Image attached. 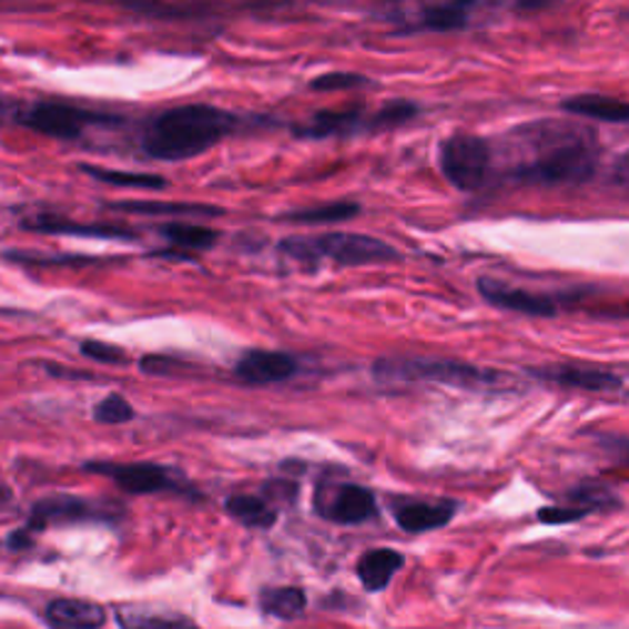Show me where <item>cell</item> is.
Returning <instances> with one entry per match:
<instances>
[{"label":"cell","mask_w":629,"mask_h":629,"mask_svg":"<svg viewBox=\"0 0 629 629\" xmlns=\"http://www.w3.org/2000/svg\"><path fill=\"white\" fill-rule=\"evenodd\" d=\"M526 158L511 168V177L524 185L558 187L588 182L598 170V153L564 123H529L517 131Z\"/></svg>","instance_id":"1"},{"label":"cell","mask_w":629,"mask_h":629,"mask_svg":"<svg viewBox=\"0 0 629 629\" xmlns=\"http://www.w3.org/2000/svg\"><path fill=\"white\" fill-rule=\"evenodd\" d=\"M82 173L91 175L99 182L111 187H129V190H168V180L153 175V173H129V170H109V168H99V165H79Z\"/></svg>","instance_id":"24"},{"label":"cell","mask_w":629,"mask_h":629,"mask_svg":"<svg viewBox=\"0 0 629 629\" xmlns=\"http://www.w3.org/2000/svg\"><path fill=\"white\" fill-rule=\"evenodd\" d=\"M111 514L97 505L74 495H57V497H44L35 501L28 517V531H42L52 524H77V521H104Z\"/></svg>","instance_id":"9"},{"label":"cell","mask_w":629,"mask_h":629,"mask_svg":"<svg viewBox=\"0 0 629 629\" xmlns=\"http://www.w3.org/2000/svg\"><path fill=\"white\" fill-rule=\"evenodd\" d=\"M8 119L42 135L57 141H79L89 129L99 125H116L121 119L109 116L87 106L67 104V101H30V104H16V111H8Z\"/></svg>","instance_id":"5"},{"label":"cell","mask_w":629,"mask_h":629,"mask_svg":"<svg viewBox=\"0 0 629 629\" xmlns=\"http://www.w3.org/2000/svg\"><path fill=\"white\" fill-rule=\"evenodd\" d=\"M224 507L229 517H234L239 524L248 526V529H271L278 519V511L256 495H232Z\"/></svg>","instance_id":"22"},{"label":"cell","mask_w":629,"mask_h":629,"mask_svg":"<svg viewBox=\"0 0 629 629\" xmlns=\"http://www.w3.org/2000/svg\"><path fill=\"white\" fill-rule=\"evenodd\" d=\"M315 511L335 524H362L376 514V499L362 485L329 483L315 491Z\"/></svg>","instance_id":"8"},{"label":"cell","mask_w":629,"mask_h":629,"mask_svg":"<svg viewBox=\"0 0 629 629\" xmlns=\"http://www.w3.org/2000/svg\"><path fill=\"white\" fill-rule=\"evenodd\" d=\"M602 445H605V450H608L610 455L620 457V460H622V463H629V438L605 436V438H602Z\"/></svg>","instance_id":"37"},{"label":"cell","mask_w":629,"mask_h":629,"mask_svg":"<svg viewBox=\"0 0 629 629\" xmlns=\"http://www.w3.org/2000/svg\"><path fill=\"white\" fill-rule=\"evenodd\" d=\"M568 499L574 501L576 507L586 509V511H595V509H615L620 505L608 487L602 485H580L574 491H568Z\"/></svg>","instance_id":"29"},{"label":"cell","mask_w":629,"mask_h":629,"mask_svg":"<svg viewBox=\"0 0 629 629\" xmlns=\"http://www.w3.org/2000/svg\"><path fill=\"white\" fill-rule=\"evenodd\" d=\"M526 374L534 379L566 386V388H580V392H612L620 388L622 379L610 369L590 367V364H574V362H554V364H541V367H529Z\"/></svg>","instance_id":"10"},{"label":"cell","mask_w":629,"mask_h":629,"mask_svg":"<svg viewBox=\"0 0 629 629\" xmlns=\"http://www.w3.org/2000/svg\"><path fill=\"white\" fill-rule=\"evenodd\" d=\"M79 352H82L87 359L109 364V367H125V364H129V357H125L121 347L109 345V342L101 339H82L79 342Z\"/></svg>","instance_id":"30"},{"label":"cell","mask_w":629,"mask_h":629,"mask_svg":"<svg viewBox=\"0 0 629 629\" xmlns=\"http://www.w3.org/2000/svg\"><path fill=\"white\" fill-rule=\"evenodd\" d=\"M473 3H438L423 6L416 16L408 20V26L398 35H410V32H457L470 28L473 22Z\"/></svg>","instance_id":"15"},{"label":"cell","mask_w":629,"mask_h":629,"mask_svg":"<svg viewBox=\"0 0 629 629\" xmlns=\"http://www.w3.org/2000/svg\"><path fill=\"white\" fill-rule=\"evenodd\" d=\"M42 369L48 372L50 376H57V379H72V382H91L94 376L89 372H77V369H67L60 367V364H50V362H42Z\"/></svg>","instance_id":"36"},{"label":"cell","mask_w":629,"mask_h":629,"mask_svg":"<svg viewBox=\"0 0 629 629\" xmlns=\"http://www.w3.org/2000/svg\"><path fill=\"white\" fill-rule=\"evenodd\" d=\"M133 418L135 408L121 394H109L94 406V420L101 426H121V423H131Z\"/></svg>","instance_id":"28"},{"label":"cell","mask_w":629,"mask_h":629,"mask_svg":"<svg viewBox=\"0 0 629 629\" xmlns=\"http://www.w3.org/2000/svg\"><path fill=\"white\" fill-rule=\"evenodd\" d=\"M560 109L574 116L595 119L602 123H629V101L605 94H580L566 99Z\"/></svg>","instance_id":"17"},{"label":"cell","mask_w":629,"mask_h":629,"mask_svg":"<svg viewBox=\"0 0 629 629\" xmlns=\"http://www.w3.org/2000/svg\"><path fill=\"white\" fill-rule=\"evenodd\" d=\"M158 234L165 239V242L173 244V248L180 251H207L212 248L216 242H220V232L216 229H210L204 224H190V222H168L158 226Z\"/></svg>","instance_id":"21"},{"label":"cell","mask_w":629,"mask_h":629,"mask_svg":"<svg viewBox=\"0 0 629 629\" xmlns=\"http://www.w3.org/2000/svg\"><path fill=\"white\" fill-rule=\"evenodd\" d=\"M404 568V554L394 551V548H372V551L362 554L357 564V576L362 586L367 590H384L392 578Z\"/></svg>","instance_id":"19"},{"label":"cell","mask_w":629,"mask_h":629,"mask_svg":"<svg viewBox=\"0 0 629 629\" xmlns=\"http://www.w3.org/2000/svg\"><path fill=\"white\" fill-rule=\"evenodd\" d=\"M372 79L357 72H327L319 74L311 82L313 91H345V89H362L369 87Z\"/></svg>","instance_id":"31"},{"label":"cell","mask_w":629,"mask_h":629,"mask_svg":"<svg viewBox=\"0 0 629 629\" xmlns=\"http://www.w3.org/2000/svg\"><path fill=\"white\" fill-rule=\"evenodd\" d=\"M305 592L301 588H276L261 595V608L266 615L281 617V620H293L295 615L305 610Z\"/></svg>","instance_id":"26"},{"label":"cell","mask_w":629,"mask_h":629,"mask_svg":"<svg viewBox=\"0 0 629 629\" xmlns=\"http://www.w3.org/2000/svg\"><path fill=\"white\" fill-rule=\"evenodd\" d=\"M455 509L457 505L450 499H436V501L408 499L394 509V517L404 531L426 534L433 529H443V526L455 517Z\"/></svg>","instance_id":"16"},{"label":"cell","mask_w":629,"mask_h":629,"mask_svg":"<svg viewBox=\"0 0 629 629\" xmlns=\"http://www.w3.org/2000/svg\"><path fill=\"white\" fill-rule=\"evenodd\" d=\"M26 232L52 234V236H84V239H109V242H135L139 234L121 224H79L60 214H32L20 222Z\"/></svg>","instance_id":"13"},{"label":"cell","mask_w":629,"mask_h":629,"mask_svg":"<svg viewBox=\"0 0 629 629\" xmlns=\"http://www.w3.org/2000/svg\"><path fill=\"white\" fill-rule=\"evenodd\" d=\"M297 372V359L288 352L278 349H248L234 364L239 382L251 386H268L293 379Z\"/></svg>","instance_id":"12"},{"label":"cell","mask_w":629,"mask_h":629,"mask_svg":"<svg viewBox=\"0 0 629 629\" xmlns=\"http://www.w3.org/2000/svg\"><path fill=\"white\" fill-rule=\"evenodd\" d=\"M6 261L16 263H30V266H97V263H104V258L97 256H84V254H64V256H44V254H28V251H6Z\"/></svg>","instance_id":"27"},{"label":"cell","mask_w":629,"mask_h":629,"mask_svg":"<svg viewBox=\"0 0 629 629\" xmlns=\"http://www.w3.org/2000/svg\"><path fill=\"white\" fill-rule=\"evenodd\" d=\"M367 119L364 116L362 106H349V109H323L315 111L305 123L293 125L295 139H311V141H323V139H347L354 133H367Z\"/></svg>","instance_id":"14"},{"label":"cell","mask_w":629,"mask_h":629,"mask_svg":"<svg viewBox=\"0 0 629 629\" xmlns=\"http://www.w3.org/2000/svg\"><path fill=\"white\" fill-rule=\"evenodd\" d=\"M278 251L307 271H317L323 261H333L337 266H372V263L402 261L398 248L386 244L384 239L367 234L329 232L319 236H288L278 244Z\"/></svg>","instance_id":"3"},{"label":"cell","mask_w":629,"mask_h":629,"mask_svg":"<svg viewBox=\"0 0 629 629\" xmlns=\"http://www.w3.org/2000/svg\"><path fill=\"white\" fill-rule=\"evenodd\" d=\"M297 497V485L288 479H268L263 485V499L271 501H293Z\"/></svg>","instance_id":"35"},{"label":"cell","mask_w":629,"mask_h":629,"mask_svg":"<svg viewBox=\"0 0 629 629\" xmlns=\"http://www.w3.org/2000/svg\"><path fill=\"white\" fill-rule=\"evenodd\" d=\"M111 212H123V214H139V216H216L222 214L220 207L212 204H190V202H109L104 204Z\"/></svg>","instance_id":"20"},{"label":"cell","mask_w":629,"mask_h":629,"mask_svg":"<svg viewBox=\"0 0 629 629\" xmlns=\"http://www.w3.org/2000/svg\"><path fill=\"white\" fill-rule=\"evenodd\" d=\"M104 620V608L87 600H54L48 608V622L52 629H99Z\"/></svg>","instance_id":"18"},{"label":"cell","mask_w":629,"mask_h":629,"mask_svg":"<svg viewBox=\"0 0 629 629\" xmlns=\"http://www.w3.org/2000/svg\"><path fill=\"white\" fill-rule=\"evenodd\" d=\"M30 534H32V531H28L26 526H22V529H16L13 534H10V536H8V541H6L10 551H22V548H30V546H32Z\"/></svg>","instance_id":"38"},{"label":"cell","mask_w":629,"mask_h":629,"mask_svg":"<svg viewBox=\"0 0 629 629\" xmlns=\"http://www.w3.org/2000/svg\"><path fill=\"white\" fill-rule=\"evenodd\" d=\"M590 511L580 509V507H544L539 511V519L544 524H568V521H578L582 517H588Z\"/></svg>","instance_id":"34"},{"label":"cell","mask_w":629,"mask_h":629,"mask_svg":"<svg viewBox=\"0 0 629 629\" xmlns=\"http://www.w3.org/2000/svg\"><path fill=\"white\" fill-rule=\"evenodd\" d=\"M248 119L212 104H182L158 113L143 125L141 151L163 163L190 160L212 151L229 135L242 131Z\"/></svg>","instance_id":"2"},{"label":"cell","mask_w":629,"mask_h":629,"mask_svg":"<svg viewBox=\"0 0 629 629\" xmlns=\"http://www.w3.org/2000/svg\"><path fill=\"white\" fill-rule=\"evenodd\" d=\"M420 113V106L414 101L406 99H394L384 104L379 111H374L367 119V133H379V131H394L402 125L410 123Z\"/></svg>","instance_id":"25"},{"label":"cell","mask_w":629,"mask_h":629,"mask_svg":"<svg viewBox=\"0 0 629 629\" xmlns=\"http://www.w3.org/2000/svg\"><path fill=\"white\" fill-rule=\"evenodd\" d=\"M477 291L485 297V303L507 313H519L529 317H554L558 313V303L554 297L517 288V285H509L491 276L479 278Z\"/></svg>","instance_id":"11"},{"label":"cell","mask_w":629,"mask_h":629,"mask_svg":"<svg viewBox=\"0 0 629 629\" xmlns=\"http://www.w3.org/2000/svg\"><path fill=\"white\" fill-rule=\"evenodd\" d=\"M139 369L151 376H177L182 369H190L185 362L168 354H145L139 359Z\"/></svg>","instance_id":"33"},{"label":"cell","mask_w":629,"mask_h":629,"mask_svg":"<svg viewBox=\"0 0 629 629\" xmlns=\"http://www.w3.org/2000/svg\"><path fill=\"white\" fill-rule=\"evenodd\" d=\"M362 212V207L357 202H329V204H317V207H303V210H293L285 212L283 216H278L281 222L288 224H335V222H349Z\"/></svg>","instance_id":"23"},{"label":"cell","mask_w":629,"mask_h":629,"mask_svg":"<svg viewBox=\"0 0 629 629\" xmlns=\"http://www.w3.org/2000/svg\"><path fill=\"white\" fill-rule=\"evenodd\" d=\"M438 163L453 187L475 192L487 182L491 170V148L473 133H453L440 143Z\"/></svg>","instance_id":"6"},{"label":"cell","mask_w":629,"mask_h":629,"mask_svg":"<svg viewBox=\"0 0 629 629\" xmlns=\"http://www.w3.org/2000/svg\"><path fill=\"white\" fill-rule=\"evenodd\" d=\"M121 627L123 629H197L185 620H165L158 615H143V612H121Z\"/></svg>","instance_id":"32"},{"label":"cell","mask_w":629,"mask_h":629,"mask_svg":"<svg viewBox=\"0 0 629 629\" xmlns=\"http://www.w3.org/2000/svg\"><path fill=\"white\" fill-rule=\"evenodd\" d=\"M84 470L91 475L109 477L113 485H119L129 495H158V491H185L187 483L182 475H175L165 465L158 463H109V460H89Z\"/></svg>","instance_id":"7"},{"label":"cell","mask_w":629,"mask_h":629,"mask_svg":"<svg viewBox=\"0 0 629 629\" xmlns=\"http://www.w3.org/2000/svg\"><path fill=\"white\" fill-rule=\"evenodd\" d=\"M372 376L379 384H443L453 388H491L501 382V372L483 369L460 359L436 357H379L372 364Z\"/></svg>","instance_id":"4"}]
</instances>
